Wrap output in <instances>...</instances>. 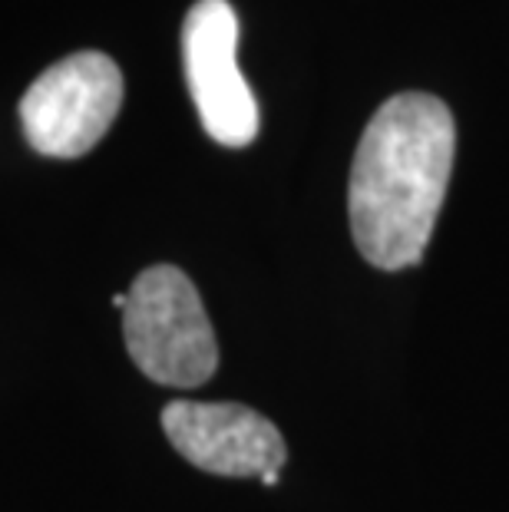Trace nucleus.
Returning <instances> with one entry per match:
<instances>
[{
	"instance_id": "1",
	"label": "nucleus",
	"mask_w": 509,
	"mask_h": 512,
	"mask_svg": "<svg viewBox=\"0 0 509 512\" xmlns=\"http://www.w3.org/2000/svg\"><path fill=\"white\" fill-rule=\"evenodd\" d=\"M457 156V126L430 93H397L371 116L348 182L351 235L374 268L404 271L424 258Z\"/></svg>"
},
{
	"instance_id": "2",
	"label": "nucleus",
	"mask_w": 509,
	"mask_h": 512,
	"mask_svg": "<svg viewBox=\"0 0 509 512\" xmlns=\"http://www.w3.org/2000/svg\"><path fill=\"white\" fill-rule=\"evenodd\" d=\"M123 334L133 364L162 387H202L219 370V344L199 291L172 265H153L133 281Z\"/></svg>"
},
{
	"instance_id": "3",
	"label": "nucleus",
	"mask_w": 509,
	"mask_h": 512,
	"mask_svg": "<svg viewBox=\"0 0 509 512\" xmlns=\"http://www.w3.org/2000/svg\"><path fill=\"white\" fill-rule=\"evenodd\" d=\"M123 106V73L106 53L83 50L53 63L27 86L20 123L40 156H86Z\"/></svg>"
},
{
	"instance_id": "4",
	"label": "nucleus",
	"mask_w": 509,
	"mask_h": 512,
	"mask_svg": "<svg viewBox=\"0 0 509 512\" xmlns=\"http://www.w3.org/2000/svg\"><path fill=\"white\" fill-rule=\"evenodd\" d=\"M238 17L229 0H199L182 27L186 80L215 143L242 149L258 136V103L238 70Z\"/></svg>"
},
{
	"instance_id": "5",
	"label": "nucleus",
	"mask_w": 509,
	"mask_h": 512,
	"mask_svg": "<svg viewBox=\"0 0 509 512\" xmlns=\"http://www.w3.org/2000/svg\"><path fill=\"white\" fill-rule=\"evenodd\" d=\"M162 430L192 466L215 476H258L275 486L288 460L275 423L245 403L176 400L162 410Z\"/></svg>"
}]
</instances>
